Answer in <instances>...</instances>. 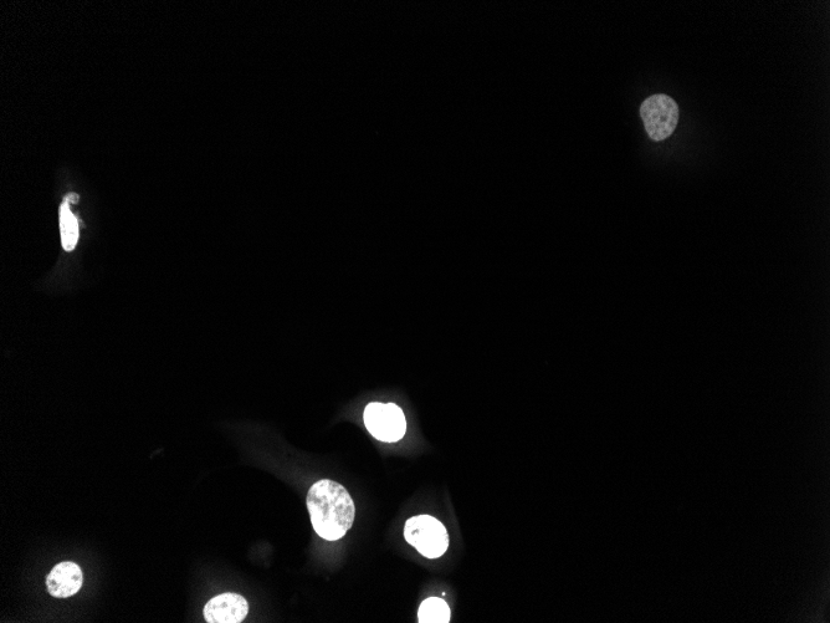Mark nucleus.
I'll use <instances>...</instances> for the list:
<instances>
[{"instance_id": "obj_1", "label": "nucleus", "mask_w": 830, "mask_h": 623, "mask_svg": "<svg viewBox=\"0 0 830 623\" xmlns=\"http://www.w3.org/2000/svg\"><path fill=\"white\" fill-rule=\"evenodd\" d=\"M312 527L320 538L340 540L355 522V503L342 484L330 479L316 482L307 494Z\"/></svg>"}, {"instance_id": "obj_2", "label": "nucleus", "mask_w": 830, "mask_h": 623, "mask_svg": "<svg viewBox=\"0 0 830 623\" xmlns=\"http://www.w3.org/2000/svg\"><path fill=\"white\" fill-rule=\"evenodd\" d=\"M404 538L427 559H438L449 548V535L444 525L430 515H417L404 525Z\"/></svg>"}, {"instance_id": "obj_3", "label": "nucleus", "mask_w": 830, "mask_h": 623, "mask_svg": "<svg viewBox=\"0 0 830 623\" xmlns=\"http://www.w3.org/2000/svg\"><path fill=\"white\" fill-rule=\"evenodd\" d=\"M640 116L650 139L659 142L674 134L679 124L680 111L673 97L657 94L643 102Z\"/></svg>"}, {"instance_id": "obj_4", "label": "nucleus", "mask_w": 830, "mask_h": 623, "mask_svg": "<svg viewBox=\"0 0 830 623\" xmlns=\"http://www.w3.org/2000/svg\"><path fill=\"white\" fill-rule=\"evenodd\" d=\"M363 418H365L367 430L378 441L398 442L406 434V416L394 403L372 402L366 407Z\"/></svg>"}, {"instance_id": "obj_5", "label": "nucleus", "mask_w": 830, "mask_h": 623, "mask_svg": "<svg viewBox=\"0 0 830 623\" xmlns=\"http://www.w3.org/2000/svg\"><path fill=\"white\" fill-rule=\"evenodd\" d=\"M248 614V601L232 592L214 597L204 607V619L209 623H240Z\"/></svg>"}, {"instance_id": "obj_6", "label": "nucleus", "mask_w": 830, "mask_h": 623, "mask_svg": "<svg viewBox=\"0 0 830 623\" xmlns=\"http://www.w3.org/2000/svg\"><path fill=\"white\" fill-rule=\"evenodd\" d=\"M83 582V571L78 564L71 563V561L56 565L46 577L49 594L58 599H66V597L78 594Z\"/></svg>"}, {"instance_id": "obj_7", "label": "nucleus", "mask_w": 830, "mask_h": 623, "mask_svg": "<svg viewBox=\"0 0 830 623\" xmlns=\"http://www.w3.org/2000/svg\"><path fill=\"white\" fill-rule=\"evenodd\" d=\"M60 231L64 249L71 252L76 247V244H78L79 223L73 212H71L68 199H66L60 208Z\"/></svg>"}, {"instance_id": "obj_8", "label": "nucleus", "mask_w": 830, "mask_h": 623, "mask_svg": "<svg viewBox=\"0 0 830 623\" xmlns=\"http://www.w3.org/2000/svg\"><path fill=\"white\" fill-rule=\"evenodd\" d=\"M420 623H448L450 621V609L442 599L430 597L422 602L418 611Z\"/></svg>"}]
</instances>
